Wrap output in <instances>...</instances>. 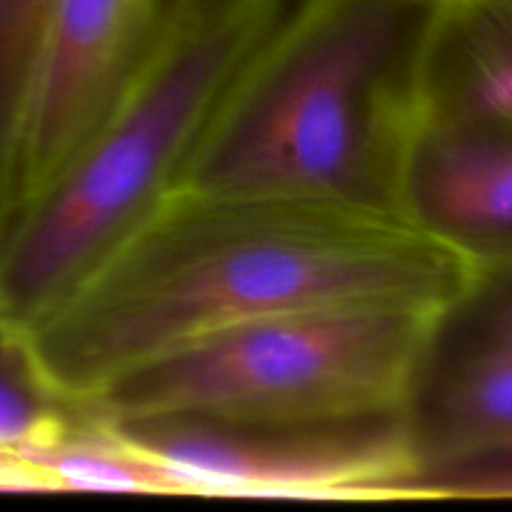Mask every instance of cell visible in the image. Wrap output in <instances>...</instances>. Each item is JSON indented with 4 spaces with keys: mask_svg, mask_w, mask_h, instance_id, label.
<instances>
[{
    "mask_svg": "<svg viewBox=\"0 0 512 512\" xmlns=\"http://www.w3.org/2000/svg\"><path fill=\"white\" fill-rule=\"evenodd\" d=\"M468 270L398 218L180 188L28 333L50 380L90 400L158 355L270 315L363 303L433 310Z\"/></svg>",
    "mask_w": 512,
    "mask_h": 512,
    "instance_id": "6da1fadb",
    "label": "cell"
},
{
    "mask_svg": "<svg viewBox=\"0 0 512 512\" xmlns=\"http://www.w3.org/2000/svg\"><path fill=\"white\" fill-rule=\"evenodd\" d=\"M438 0H298L230 80L183 188L400 218Z\"/></svg>",
    "mask_w": 512,
    "mask_h": 512,
    "instance_id": "7a4b0ae2",
    "label": "cell"
},
{
    "mask_svg": "<svg viewBox=\"0 0 512 512\" xmlns=\"http://www.w3.org/2000/svg\"><path fill=\"white\" fill-rule=\"evenodd\" d=\"M283 8L178 28L118 113L0 228V313L30 330L88 283L183 188L230 80Z\"/></svg>",
    "mask_w": 512,
    "mask_h": 512,
    "instance_id": "3957f363",
    "label": "cell"
},
{
    "mask_svg": "<svg viewBox=\"0 0 512 512\" xmlns=\"http://www.w3.org/2000/svg\"><path fill=\"white\" fill-rule=\"evenodd\" d=\"M433 310L363 303L270 315L158 355L110 380L88 403L113 420L158 413L243 420L403 413Z\"/></svg>",
    "mask_w": 512,
    "mask_h": 512,
    "instance_id": "277c9868",
    "label": "cell"
},
{
    "mask_svg": "<svg viewBox=\"0 0 512 512\" xmlns=\"http://www.w3.org/2000/svg\"><path fill=\"white\" fill-rule=\"evenodd\" d=\"M113 423L180 495L403 500L415 475L403 413L345 420L158 413Z\"/></svg>",
    "mask_w": 512,
    "mask_h": 512,
    "instance_id": "5b68a950",
    "label": "cell"
},
{
    "mask_svg": "<svg viewBox=\"0 0 512 512\" xmlns=\"http://www.w3.org/2000/svg\"><path fill=\"white\" fill-rule=\"evenodd\" d=\"M175 30L178 0H53L25 113L15 208L118 113Z\"/></svg>",
    "mask_w": 512,
    "mask_h": 512,
    "instance_id": "8992f818",
    "label": "cell"
},
{
    "mask_svg": "<svg viewBox=\"0 0 512 512\" xmlns=\"http://www.w3.org/2000/svg\"><path fill=\"white\" fill-rule=\"evenodd\" d=\"M403 423L415 475L512 455V263L470 265L430 313Z\"/></svg>",
    "mask_w": 512,
    "mask_h": 512,
    "instance_id": "52a82bcc",
    "label": "cell"
},
{
    "mask_svg": "<svg viewBox=\"0 0 512 512\" xmlns=\"http://www.w3.org/2000/svg\"><path fill=\"white\" fill-rule=\"evenodd\" d=\"M400 218L468 265L512 263V128L423 120Z\"/></svg>",
    "mask_w": 512,
    "mask_h": 512,
    "instance_id": "ba28073f",
    "label": "cell"
},
{
    "mask_svg": "<svg viewBox=\"0 0 512 512\" xmlns=\"http://www.w3.org/2000/svg\"><path fill=\"white\" fill-rule=\"evenodd\" d=\"M425 120L512 128V0H438Z\"/></svg>",
    "mask_w": 512,
    "mask_h": 512,
    "instance_id": "9c48e42d",
    "label": "cell"
},
{
    "mask_svg": "<svg viewBox=\"0 0 512 512\" xmlns=\"http://www.w3.org/2000/svg\"><path fill=\"white\" fill-rule=\"evenodd\" d=\"M88 413V400L50 380L28 330L0 313V490H8V463L18 450L60 438Z\"/></svg>",
    "mask_w": 512,
    "mask_h": 512,
    "instance_id": "30bf717a",
    "label": "cell"
},
{
    "mask_svg": "<svg viewBox=\"0 0 512 512\" xmlns=\"http://www.w3.org/2000/svg\"><path fill=\"white\" fill-rule=\"evenodd\" d=\"M53 0H0V228L18 200L25 113Z\"/></svg>",
    "mask_w": 512,
    "mask_h": 512,
    "instance_id": "8fae6325",
    "label": "cell"
},
{
    "mask_svg": "<svg viewBox=\"0 0 512 512\" xmlns=\"http://www.w3.org/2000/svg\"><path fill=\"white\" fill-rule=\"evenodd\" d=\"M280 8L283 0H178V28H225Z\"/></svg>",
    "mask_w": 512,
    "mask_h": 512,
    "instance_id": "7c38bea8",
    "label": "cell"
}]
</instances>
